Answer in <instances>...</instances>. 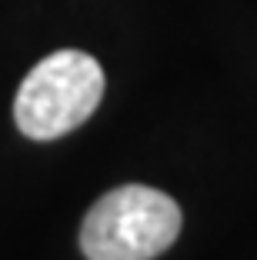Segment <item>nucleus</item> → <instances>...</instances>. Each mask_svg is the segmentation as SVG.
<instances>
[{"mask_svg": "<svg viewBox=\"0 0 257 260\" xmlns=\"http://www.w3.org/2000/svg\"><path fill=\"white\" fill-rule=\"evenodd\" d=\"M181 234V207L164 190L127 184L87 210L80 250L87 260H154Z\"/></svg>", "mask_w": 257, "mask_h": 260, "instance_id": "1", "label": "nucleus"}, {"mask_svg": "<svg viewBox=\"0 0 257 260\" xmlns=\"http://www.w3.org/2000/svg\"><path fill=\"white\" fill-rule=\"evenodd\" d=\"M104 97V70L83 50H53L23 77L14 100L17 127L34 140L77 130Z\"/></svg>", "mask_w": 257, "mask_h": 260, "instance_id": "2", "label": "nucleus"}]
</instances>
